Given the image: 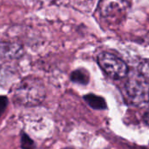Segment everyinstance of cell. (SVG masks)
<instances>
[{"label": "cell", "instance_id": "cell-1", "mask_svg": "<svg viewBox=\"0 0 149 149\" xmlns=\"http://www.w3.org/2000/svg\"><path fill=\"white\" fill-rule=\"evenodd\" d=\"M45 97V88L43 82L35 78L23 79L15 88L13 99L16 102L25 107L38 106Z\"/></svg>", "mask_w": 149, "mask_h": 149}, {"label": "cell", "instance_id": "cell-2", "mask_svg": "<svg viewBox=\"0 0 149 149\" xmlns=\"http://www.w3.org/2000/svg\"><path fill=\"white\" fill-rule=\"evenodd\" d=\"M125 90L129 102L134 106H142L149 101V84L140 73L130 77Z\"/></svg>", "mask_w": 149, "mask_h": 149}, {"label": "cell", "instance_id": "cell-3", "mask_svg": "<svg viewBox=\"0 0 149 149\" xmlns=\"http://www.w3.org/2000/svg\"><path fill=\"white\" fill-rule=\"evenodd\" d=\"M98 63L106 74L113 79H120L126 77L128 73L127 64L112 53H100L98 56Z\"/></svg>", "mask_w": 149, "mask_h": 149}, {"label": "cell", "instance_id": "cell-4", "mask_svg": "<svg viewBox=\"0 0 149 149\" xmlns=\"http://www.w3.org/2000/svg\"><path fill=\"white\" fill-rule=\"evenodd\" d=\"M127 9L128 3L126 0H100L99 3L101 17L113 23L121 21Z\"/></svg>", "mask_w": 149, "mask_h": 149}, {"label": "cell", "instance_id": "cell-5", "mask_svg": "<svg viewBox=\"0 0 149 149\" xmlns=\"http://www.w3.org/2000/svg\"><path fill=\"white\" fill-rule=\"evenodd\" d=\"M85 100L93 108L103 109L106 107V103H105L104 100L100 97H98V96H95L93 94H89L85 97Z\"/></svg>", "mask_w": 149, "mask_h": 149}, {"label": "cell", "instance_id": "cell-6", "mask_svg": "<svg viewBox=\"0 0 149 149\" xmlns=\"http://www.w3.org/2000/svg\"><path fill=\"white\" fill-rule=\"evenodd\" d=\"M72 79L74 82L80 83V84H86L88 82V74L84 70H77L72 72Z\"/></svg>", "mask_w": 149, "mask_h": 149}, {"label": "cell", "instance_id": "cell-7", "mask_svg": "<svg viewBox=\"0 0 149 149\" xmlns=\"http://www.w3.org/2000/svg\"><path fill=\"white\" fill-rule=\"evenodd\" d=\"M139 73L144 78L149 79V59H146L139 65Z\"/></svg>", "mask_w": 149, "mask_h": 149}, {"label": "cell", "instance_id": "cell-8", "mask_svg": "<svg viewBox=\"0 0 149 149\" xmlns=\"http://www.w3.org/2000/svg\"><path fill=\"white\" fill-rule=\"evenodd\" d=\"M6 104H7V101L5 100V98L3 97H0V115L3 113L5 107H6Z\"/></svg>", "mask_w": 149, "mask_h": 149}, {"label": "cell", "instance_id": "cell-9", "mask_svg": "<svg viewBox=\"0 0 149 149\" xmlns=\"http://www.w3.org/2000/svg\"><path fill=\"white\" fill-rule=\"evenodd\" d=\"M143 120L148 126H149V108L145 112V113L143 115Z\"/></svg>", "mask_w": 149, "mask_h": 149}, {"label": "cell", "instance_id": "cell-10", "mask_svg": "<svg viewBox=\"0 0 149 149\" xmlns=\"http://www.w3.org/2000/svg\"><path fill=\"white\" fill-rule=\"evenodd\" d=\"M65 149H72V148H65Z\"/></svg>", "mask_w": 149, "mask_h": 149}]
</instances>
